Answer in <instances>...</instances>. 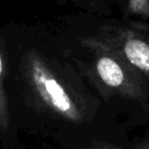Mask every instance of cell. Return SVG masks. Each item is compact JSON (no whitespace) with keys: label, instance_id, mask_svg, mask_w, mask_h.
Masks as SVG:
<instances>
[{"label":"cell","instance_id":"6da1fadb","mask_svg":"<svg viewBox=\"0 0 149 149\" xmlns=\"http://www.w3.org/2000/svg\"><path fill=\"white\" fill-rule=\"evenodd\" d=\"M98 76L121 97L141 105L149 102V81L119 54H102L95 63Z\"/></svg>","mask_w":149,"mask_h":149},{"label":"cell","instance_id":"8992f818","mask_svg":"<svg viewBox=\"0 0 149 149\" xmlns=\"http://www.w3.org/2000/svg\"><path fill=\"white\" fill-rule=\"evenodd\" d=\"M137 148H139V149H149V136L146 137L142 142H140V143L137 144Z\"/></svg>","mask_w":149,"mask_h":149},{"label":"cell","instance_id":"277c9868","mask_svg":"<svg viewBox=\"0 0 149 149\" xmlns=\"http://www.w3.org/2000/svg\"><path fill=\"white\" fill-rule=\"evenodd\" d=\"M128 8L132 13L149 19V0H129Z\"/></svg>","mask_w":149,"mask_h":149},{"label":"cell","instance_id":"52a82bcc","mask_svg":"<svg viewBox=\"0 0 149 149\" xmlns=\"http://www.w3.org/2000/svg\"><path fill=\"white\" fill-rule=\"evenodd\" d=\"M2 72V61H1V56H0V74Z\"/></svg>","mask_w":149,"mask_h":149},{"label":"cell","instance_id":"3957f363","mask_svg":"<svg viewBox=\"0 0 149 149\" xmlns=\"http://www.w3.org/2000/svg\"><path fill=\"white\" fill-rule=\"evenodd\" d=\"M38 79L36 78V83L38 84L41 94L45 102L54 108L57 113L70 119L72 121H79L81 115L71 98L64 91V88L52 78L44 77L41 72H37Z\"/></svg>","mask_w":149,"mask_h":149},{"label":"cell","instance_id":"7a4b0ae2","mask_svg":"<svg viewBox=\"0 0 149 149\" xmlns=\"http://www.w3.org/2000/svg\"><path fill=\"white\" fill-rule=\"evenodd\" d=\"M113 43L118 54L149 81V36L133 29H120Z\"/></svg>","mask_w":149,"mask_h":149},{"label":"cell","instance_id":"5b68a950","mask_svg":"<svg viewBox=\"0 0 149 149\" xmlns=\"http://www.w3.org/2000/svg\"><path fill=\"white\" fill-rule=\"evenodd\" d=\"M84 149H125V148H121V147H118V146H114V144H111L104 141H94Z\"/></svg>","mask_w":149,"mask_h":149}]
</instances>
